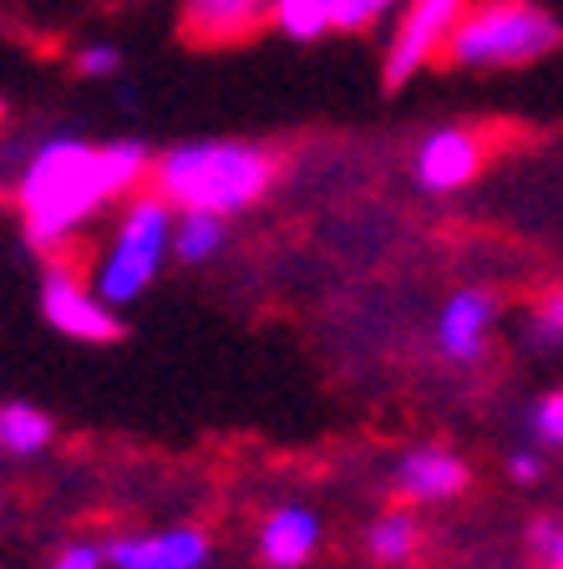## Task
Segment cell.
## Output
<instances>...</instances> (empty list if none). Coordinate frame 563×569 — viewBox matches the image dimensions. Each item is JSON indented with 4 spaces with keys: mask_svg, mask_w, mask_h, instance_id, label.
Segmentation results:
<instances>
[{
    "mask_svg": "<svg viewBox=\"0 0 563 569\" xmlns=\"http://www.w3.org/2000/svg\"><path fill=\"white\" fill-rule=\"evenodd\" d=\"M47 569H107V549L102 545H87V539H71L67 549L47 559Z\"/></svg>",
    "mask_w": 563,
    "mask_h": 569,
    "instance_id": "obj_21",
    "label": "cell"
},
{
    "mask_svg": "<svg viewBox=\"0 0 563 569\" xmlns=\"http://www.w3.org/2000/svg\"><path fill=\"white\" fill-rule=\"evenodd\" d=\"M563 47V21L539 0H477L446 36L442 57L468 71L529 67Z\"/></svg>",
    "mask_w": 563,
    "mask_h": 569,
    "instance_id": "obj_3",
    "label": "cell"
},
{
    "mask_svg": "<svg viewBox=\"0 0 563 569\" xmlns=\"http://www.w3.org/2000/svg\"><path fill=\"white\" fill-rule=\"evenodd\" d=\"M270 26L294 47H315L335 31V0H270Z\"/></svg>",
    "mask_w": 563,
    "mask_h": 569,
    "instance_id": "obj_16",
    "label": "cell"
},
{
    "mask_svg": "<svg viewBox=\"0 0 563 569\" xmlns=\"http://www.w3.org/2000/svg\"><path fill=\"white\" fill-rule=\"evenodd\" d=\"M51 438H57V422L41 407L21 402V397L0 407V452L6 458H36V452L51 448Z\"/></svg>",
    "mask_w": 563,
    "mask_h": 569,
    "instance_id": "obj_14",
    "label": "cell"
},
{
    "mask_svg": "<svg viewBox=\"0 0 563 569\" xmlns=\"http://www.w3.org/2000/svg\"><path fill=\"white\" fill-rule=\"evenodd\" d=\"M386 16V0H335V31H365Z\"/></svg>",
    "mask_w": 563,
    "mask_h": 569,
    "instance_id": "obj_20",
    "label": "cell"
},
{
    "mask_svg": "<svg viewBox=\"0 0 563 569\" xmlns=\"http://www.w3.org/2000/svg\"><path fill=\"white\" fill-rule=\"evenodd\" d=\"M477 0H406V16L396 21V36L386 47V87H406L432 57H442L446 36L458 31V21L472 11Z\"/></svg>",
    "mask_w": 563,
    "mask_h": 569,
    "instance_id": "obj_6",
    "label": "cell"
},
{
    "mask_svg": "<svg viewBox=\"0 0 563 569\" xmlns=\"http://www.w3.org/2000/svg\"><path fill=\"white\" fill-rule=\"evenodd\" d=\"M229 249V219L209 209H178L173 224V260L178 264H209Z\"/></svg>",
    "mask_w": 563,
    "mask_h": 569,
    "instance_id": "obj_13",
    "label": "cell"
},
{
    "mask_svg": "<svg viewBox=\"0 0 563 569\" xmlns=\"http://www.w3.org/2000/svg\"><path fill=\"white\" fill-rule=\"evenodd\" d=\"M274 173H280V163L259 142L193 138V142H178V148L158 153L153 193H163L173 209H209V213L234 219V213L254 209L274 189Z\"/></svg>",
    "mask_w": 563,
    "mask_h": 569,
    "instance_id": "obj_2",
    "label": "cell"
},
{
    "mask_svg": "<svg viewBox=\"0 0 563 569\" xmlns=\"http://www.w3.org/2000/svg\"><path fill=\"white\" fill-rule=\"evenodd\" d=\"M533 438L543 448H563V387L543 391L539 402H533Z\"/></svg>",
    "mask_w": 563,
    "mask_h": 569,
    "instance_id": "obj_18",
    "label": "cell"
},
{
    "mask_svg": "<svg viewBox=\"0 0 563 569\" xmlns=\"http://www.w3.org/2000/svg\"><path fill=\"white\" fill-rule=\"evenodd\" d=\"M158 158L142 138L87 142L77 132H51L31 142L21 173H16V213L21 239L36 254H57L61 244L82 234L107 203L132 199L153 178Z\"/></svg>",
    "mask_w": 563,
    "mask_h": 569,
    "instance_id": "obj_1",
    "label": "cell"
},
{
    "mask_svg": "<svg viewBox=\"0 0 563 569\" xmlns=\"http://www.w3.org/2000/svg\"><path fill=\"white\" fill-rule=\"evenodd\" d=\"M173 224H178V209L163 193H132L122 203L112 239H107V249L97 254V270H92L97 296L107 306L122 310L148 296V284L173 260Z\"/></svg>",
    "mask_w": 563,
    "mask_h": 569,
    "instance_id": "obj_4",
    "label": "cell"
},
{
    "mask_svg": "<svg viewBox=\"0 0 563 569\" xmlns=\"http://www.w3.org/2000/svg\"><path fill=\"white\" fill-rule=\"evenodd\" d=\"M533 346H543V351L563 346V290H553L539 306V316H533Z\"/></svg>",
    "mask_w": 563,
    "mask_h": 569,
    "instance_id": "obj_19",
    "label": "cell"
},
{
    "mask_svg": "<svg viewBox=\"0 0 563 569\" xmlns=\"http://www.w3.org/2000/svg\"><path fill=\"white\" fill-rule=\"evenodd\" d=\"M553 559H559V565H563V533H559V549H553ZM553 559H549V565H553Z\"/></svg>",
    "mask_w": 563,
    "mask_h": 569,
    "instance_id": "obj_24",
    "label": "cell"
},
{
    "mask_svg": "<svg viewBox=\"0 0 563 569\" xmlns=\"http://www.w3.org/2000/svg\"><path fill=\"white\" fill-rule=\"evenodd\" d=\"M411 173L426 193H462L482 173V138L472 128H436L416 142Z\"/></svg>",
    "mask_w": 563,
    "mask_h": 569,
    "instance_id": "obj_9",
    "label": "cell"
},
{
    "mask_svg": "<svg viewBox=\"0 0 563 569\" xmlns=\"http://www.w3.org/2000/svg\"><path fill=\"white\" fill-rule=\"evenodd\" d=\"M36 306H41V320H47L57 336H67V341L107 346V341H118L122 336L118 306H107V300L97 296V284L82 280L67 260H51L47 270H41Z\"/></svg>",
    "mask_w": 563,
    "mask_h": 569,
    "instance_id": "obj_5",
    "label": "cell"
},
{
    "mask_svg": "<svg viewBox=\"0 0 563 569\" xmlns=\"http://www.w3.org/2000/svg\"><path fill=\"white\" fill-rule=\"evenodd\" d=\"M549 569H563V565H559V559H553V565H549Z\"/></svg>",
    "mask_w": 563,
    "mask_h": 569,
    "instance_id": "obj_25",
    "label": "cell"
},
{
    "mask_svg": "<svg viewBox=\"0 0 563 569\" xmlns=\"http://www.w3.org/2000/svg\"><path fill=\"white\" fill-rule=\"evenodd\" d=\"M270 21V0H183V26L203 47H223Z\"/></svg>",
    "mask_w": 563,
    "mask_h": 569,
    "instance_id": "obj_12",
    "label": "cell"
},
{
    "mask_svg": "<svg viewBox=\"0 0 563 569\" xmlns=\"http://www.w3.org/2000/svg\"><path fill=\"white\" fill-rule=\"evenodd\" d=\"M71 67L82 71L87 82H107V77L122 71V47H112V41H87V47H77Z\"/></svg>",
    "mask_w": 563,
    "mask_h": 569,
    "instance_id": "obj_17",
    "label": "cell"
},
{
    "mask_svg": "<svg viewBox=\"0 0 563 569\" xmlns=\"http://www.w3.org/2000/svg\"><path fill=\"white\" fill-rule=\"evenodd\" d=\"M507 478L513 483H539L543 473H549V462H543V452H533V448H517V452H507Z\"/></svg>",
    "mask_w": 563,
    "mask_h": 569,
    "instance_id": "obj_22",
    "label": "cell"
},
{
    "mask_svg": "<svg viewBox=\"0 0 563 569\" xmlns=\"http://www.w3.org/2000/svg\"><path fill=\"white\" fill-rule=\"evenodd\" d=\"M416 545H422V523H416V513L411 509H386L375 513L371 529H365V555L375 559V565H406L411 555H416Z\"/></svg>",
    "mask_w": 563,
    "mask_h": 569,
    "instance_id": "obj_15",
    "label": "cell"
},
{
    "mask_svg": "<svg viewBox=\"0 0 563 569\" xmlns=\"http://www.w3.org/2000/svg\"><path fill=\"white\" fill-rule=\"evenodd\" d=\"M391 483H396L401 503L432 509V503H452V498L468 493L472 468L452 448H411V452H401V458H396Z\"/></svg>",
    "mask_w": 563,
    "mask_h": 569,
    "instance_id": "obj_10",
    "label": "cell"
},
{
    "mask_svg": "<svg viewBox=\"0 0 563 569\" xmlns=\"http://www.w3.org/2000/svg\"><path fill=\"white\" fill-rule=\"evenodd\" d=\"M559 533H563V523L543 513V519H533V529H529V545L539 549L543 559H553V549H559Z\"/></svg>",
    "mask_w": 563,
    "mask_h": 569,
    "instance_id": "obj_23",
    "label": "cell"
},
{
    "mask_svg": "<svg viewBox=\"0 0 563 569\" xmlns=\"http://www.w3.org/2000/svg\"><path fill=\"white\" fill-rule=\"evenodd\" d=\"M320 513L305 503H280L259 523V565L264 569H305L320 549Z\"/></svg>",
    "mask_w": 563,
    "mask_h": 569,
    "instance_id": "obj_11",
    "label": "cell"
},
{
    "mask_svg": "<svg viewBox=\"0 0 563 569\" xmlns=\"http://www.w3.org/2000/svg\"><path fill=\"white\" fill-rule=\"evenodd\" d=\"M107 569H209L213 545L203 529L168 523V529H132L107 539Z\"/></svg>",
    "mask_w": 563,
    "mask_h": 569,
    "instance_id": "obj_7",
    "label": "cell"
},
{
    "mask_svg": "<svg viewBox=\"0 0 563 569\" xmlns=\"http://www.w3.org/2000/svg\"><path fill=\"white\" fill-rule=\"evenodd\" d=\"M391 6H396V0H386V11H391Z\"/></svg>",
    "mask_w": 563,
    "mask_h": 569,
    "instance_id": "obj_26",
    "label": "cell"
},
{
    "mask_svg": "<svg viewBox=\"0 0 563 569\" xmlns=\"http://www.w3.org/2000/svg\"><path fill=\"white\" fill-rule=\"evenodd\" d=\"M493 320H497V300L477 284L468 290H452L436 310V351L452 361V367H477L487 356V341H493Z\"/></svg>",
    "mask_w": 563,
    "mask_h": 569,
    "instance_id": "obj_8",
    "label": "cell"
}]
</instances>
